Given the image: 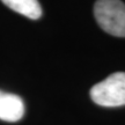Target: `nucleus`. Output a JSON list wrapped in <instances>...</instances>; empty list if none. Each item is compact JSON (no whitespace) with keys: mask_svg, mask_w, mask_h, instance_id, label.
<instances>
[{"mask_svg":"<svg viewBox=\"0 0 125 125\" xmlns=\"http://www.w3.org/2000/svg\"><path fill=\"white\" fill-rule=\"evenodd\" d=\"M96 22L116 37H125V4L121 0H97L94 6Z\"/></svg>","mask_w":125,"mask_h":125,"instance_id":"nucleus-1","label":"nucleus"},{"mask_svg":"<svg viewBox=\"0 0 125 125\" xmlns=\"http://www.w3.org/2000/svg\"><path fill=\"white\" fill-rule=\"evenodd\" d=\"M90 97L101 107L125 105V72H116L90 89Z\"/></svg>","mask_w":125,"mask_h":125,"instance_id":"nucleus-2","label":"nucleus"},{"mask_svg":"<svg viewBox=\"0 0 125 125\" xmlns=\"http://www.w3.org/2000/svg\"><path fill=\"white\" fill-rule=\"evenodd\" d=\"M24 116V103L22 98L10 93L0 90V119L5 122H18Z\"/></svg>","mask_w":125,"mask_h":125,"instance_id":"nucleus-3","label":"nucleus"},{"mask_svg":"<svg viewBox=\"0 0 125 125\" xmlns=\"http://www.w3.org/2000/svg\"><path fill=\"white\" fill-rule=\"evenodd\" d=\"M8 8L31 20L42 16V7L38 0H1Z\"/></svg>","mask_w":125,"mask_h":125,"instance_id":"nucleus-4","label":"nucleus"}]
</instances>
